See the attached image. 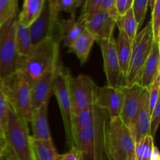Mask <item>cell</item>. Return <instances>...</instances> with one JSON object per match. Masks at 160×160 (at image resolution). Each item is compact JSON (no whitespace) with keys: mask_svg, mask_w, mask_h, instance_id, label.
Instances as JSON below:
<instances>
[{"mask_svg":"<svg viewBox=\"0 0 160 160\" xmlns=\"http://www.w3.org/2000/svg\"><path fill=\"white\" fill-rule=\"evenodd\" d=\"M59 36L48 38L36 45L26 56H19L17 71L23 72L31 83L60 62Z\"/></svg>","mask_w":160,"mask_h":160,"instance_id":"1","label":"cell"},{"mask_svg":"<svg viewBox=\"0 0 160 160\" xmlns=\"http://www.w3.org/2000/svg\"><path fill=\"white\" fill-rule=\"evenodd\" d=\"M105 156L108 160L135 157V142L131 129L119 118L108 119L104 128Z\"/></svg>","mask_w":160,"mask_h":160,"instance_id":"2","label":"cell"},{"mask_svg":"<svg viewBox=\"0 0 160 160\" xmlns=\"http://www.w3.org/2000/svg\"><path fill=\"white\" fill-rule=\"evenodd\" d=\"M28 123L19 117L10 107L3 127L8 145L6 156L14 160H33L31 135Z\"/></svg>","mask_w":160,"mask_h":160,"instance_id":"3","label":"cell"},{"mask_svg":"<svg viewBox=\"0 0 160 160\" xmlns=\"http://www.w3.org/2000/svg\"><path fill=\"white\" fill-rule=\"evenodd\" d=\"M31 84L23 72L17 70L2 80V88L9 107L22 119L30 123L32 113Z\"/></svg>","mask_w":160,"mask_h":160,"instance_id":"4","label":"cell"},{"mask_svg":"<svg viewBox=\"0 0 160 160\" xmlns=\"http://www.w3.org/2000/svg\"><path fill=\"white\" fill-rule=\"evenodd\" d=\"M108 119L96 122L73 135V147L79 151L82 160H104V128Z\"/></svg>","mask_w":160,"mask_h":160,"instance_id":"5","label":"cell"},{"mask_svg":"<svg viewBox=\"0 0 160 160\" xmlns=\"http://www.w3.org/2000/svg\"><path fill=\"white\" fill-rule=\"evenodd\" d=\"M154 42L150 22L137 34L132 41L131 61L127 76V85L140 83L144 66L148 59Z\"/></svg>","mask_w":160,"mask_h":160,"instance_id":"6","label":"cell"},{"mask_svg":"<svg viewBox=\"0 0 160 160\" xmlns=\"http://www.w3.org/2000/svg\"><path fill=\"white\" fill-rule=\"evenodd\" d=\"M71 77L68 68L64 67L62 62H59L56 67L54 78L53 94L56 97L64 124L66 133V142L69 148L73 147V136L71 131L72 102L70 98L69 80Z\"/></svg>","mask_w":160,"mask_h":160,"instance_id":"7","label":"cell"},{"mask_svg":"<svg viewBox=\"0 0 160 160\" xmlns=\"http://www.w3.org/2000/svg\"><path fill=\"white\" fill-rule=\"evenodd\" d=\"M17 18L0 27V78H8L17 71L19 55L15 40Z\"/></svg>","mask_w":160,"mask_h":160,"instance_id":"8","label":"cell"},{"mask_svg":"<svg viewBox=\"0 0 160 160\" xmlns=\"http://www.w3.org/2000/svg\"><path fill=\"white\" fill-rule=\"evenodd\" d=\"M69 88L73 112L95 105L99 87L89 76L83 73L77 77L71 75Z\"/></svg>","mask_w":160,"mask_h":160,"instance_id":"9","label":"cell"},{"mask_svg":"<svg viewBox=\"0 0 160 160\" xmlns=\"http://www.w3.org/2000/svg\"><path fill=\"white\" fill-rule=\"evenodd\" d=\"M59 12L54 0H45L42 12L37 20L29 27L33 45L48 38L59 36Z\"/></svg>","mask_w":160,"mask_h":160,"instance_id":"10","label":"cell"},{"mask_svg":"<svg viewBox=\"0 0 160 160\" xmlns=\"http://www.w3.org/2000/svg\"><path fill=\"white\" fill-rule=\"evenodd\" d=\"M101 48L103 59L104 71L107 84L112 88H123L126 86V81L120 71V64L117 54L116 39L112 38L109 40L97 42Z\"/></svg>","mask_w":160,"mask_h":160,"instance_id":"11","label":"cell"},{"mask_svg":"<svg viewBox=\"0 0 160 160\" xmlns=\"http://www.w3.org/2000/svg\"><path fill=\"white\" fill-rule=\"evenodd\" d=\"M122 91L123 99L120 119L131 129L146 88H144L139 84H134L124 86L122 88Z\"/></svg>","mask_w":160,"mask_h":160,"instance_id":"12","label":"cell"},{"mask_svg":"<svg viewBox=\"0 0 160 160\" xmlns=\"http://www.w3.org/2000/svg\"><path fill=\"white\" fill-rule=\"evenodd\" d=\"M123 95L122 88H112L109 86L99 87L95 106L105 110L109 119L119 118L123 106Z\"/></svg>","mask_w":160,"mask_h":160,"instance_id":"13","label":"cell"},{"mask_svg":"<svg viewBox=\"0 0 160 160\" xmlns=\"http://www.w3.org/2000/svg\"><path fill=\"white\" fill-rule=\"evenodd\" d=\"M56 67L45 72L42 76L37 78L31 84L32 110L41 107L46 103H48L50 98L53 95L54 78Z\"/></svg>","mask_w":160,"mask_h":160,"instance_id":"14","label":"cell"},{"mask_svg":"<svg viewBox=\"0 0 160 160\" xmlns=\"http://www.w3.org/2000/svg\"><path fill=\"white\" fill-rule=\"evenodd\" d=\"M116 26V20L104 11H100L84 24L85 30L95 38V42L109 40L113 38L112 34Z\"/></svg>","mask_w":160,"mask_h":160,"instance_id":"15","label":"cell"},{"mask_svg":"<svg viewBox=\"0 0 160 160\" xmlns=\"http://www.w3.org/2000/svg\"><path fill=\"white\" fill-rule=\"evenodd\" d=\"M150 120L151 111L148 103V89H146L131 128L135 145L145 136L150 135Z\"/></svg>","mask_w":160,"mask_h":160,"instance_id":"16","label":"cell"},{"mask_svg":"<svg viewBox=\"0 0 160 160\" xmlns=\"http://www.w3.org/2000/svg\"><path fill=\"white\" fill-rule=\"evenodd\" d=\"M108 118L109 117L107 112L95 105L73 112L71 117L72 136L96 122Z\"/></svg>","mask_w":160,"mask_h":160,"instance_id":"17","label":"cell"},{"mask_svg":"<svg viewBox=\"0 0 160 160\" xmlns=\"http://www.w3.org/2000/svg\"><path fill=\"white\" fill-rule=\"evenodd\" d=\"M48 103H46L32 111L30 123H31L33 132L31 138L34 140H52L49 125H48Z\"/></svg>","mask_w":160,"mask_h":160,"instance_id":"18","label":"cell"},{"mask_svg":"<svg viewBox=\"0 0 160 160\" xmlns=\"http://www.w3.org/2000/svg\"><path fill=\"white\" fill-rule=\"evenodd\" d=\"M85 31L84 23L76 19V15L70 16V18L59 20L58 34L63 47L70 48L75 40Z\"/></svg>","mask_w":160,"mask_h":160,"instance_id":"19","label":"cell"},{"mask_svg":"<svg viewBox=\"0 0 160 160\" xmlns=\"http://www.w3.org/2000/svg\"><path fill=\"white\" fill-rule=\"evenodd\" d=\"M159 43L153 42L148 59L144 66L140 80L141 86L148 89L158 76L160 75Z\"/></svg>","mask_w":160,"mask_h":160,"instance_id":"20","label":"cell"},{"mask_svg":"<svg viewBox=\"0 0 160 160\" xmlns=\"http://www.w3.org/2000/svg\"><path fill=\"white\" fill-rule=\"evenodd\" d=\"M116 48H117V54L120 64V71L126 81L127 85V76H128L130 61H131L132 41L121 30H119L118 37L116 40Z\"/></svg>","mask_w":160,"mask_h":160,"instance_id":"21","label":"cell"},{"mask_svg":"<svg viewBox=\"0 0 160 160\" xmlns=\"http://www.w3.org/2000/svg\"><path fill=\"white\" fill-rule=\"evenodd\" d=\"M95 42V38L85 30L68 48L69 52L76 55L78 59L83 65L87 62Z\"/></svg>","mask_w":160,"mask_h":160,"instance_id":"22","label":"cell"},{"mask_svg":"<svg viewBox=\"0 0 160 160\" xmlns=\"http://www.w3.org/2000/svg\"><path fill=\"white\" fill-rule=\"evenodd\" d=\"M45 0H25L23 9L18 14V20L25 26L30 27L42 12Z\"/></svg>","mask_w":160,"mask_h":160,"instance_id":"23","label":"cell"},{"mask_svg":"<svg viewBox=\"0 0 160 160\" xmlns=\"http://www.w3.org/2000/svg\"><path fill=\"white\" fill-rule=\"evenodd\" d=\"M15 40L19 56H28L33 48L31 32L29 27L25 26L19 21L18 18L16 27Z\"/></svg>","mask_w":160,"mask_h":160,"instance_id":"24","label":"cell"},{"mask_svg":"<svg viewBox=\"0 0 160 160\" xmlns=\"http://www.w3.org/2000/svg\"><path fill=\"white\" fill-rule=\"evenodd\" d=\"M33 160H56L58 152L51 141H37L31 138Z\"/></svg>","mask_w":160,"mask_h":160,"instance_id":"25","label":"cell"},{"mask_svg":"<svg viewBox=\"0 0 160 160\" xmlns=\"http://www.w3.org/2000/svg\"><path fill=\"white\" fill-rule=\"evenodd\" d=\"M116 23L119 30L123 31L131 41L134 40L138 34V27L131 9L123 17H119Z\"/></svg>","mask_w":160,"mask_h":160,"instance_id":"26","label":"cell"},{"mask_svg":"<svg viewBox=\"0 0 160 160\" xmlns=\"http://www.w3.org/2000/svg\"><path fill=\"white\" fill-rule=\"evenodd\" d=\"M17 0H0V27L18 17Z\"/></svg>","mask_w":160,"mask_h":160,"instance_id":"27","label":"cell"},{"mask_svg":"<svg viewBox=\"0 0 160 160\" xmlns=\"http://www.w3.org/2000/svg\"><path fill=\"white\" fill-rule=\"evenodd\" d=\"M154 146V138L151 135L145 136L135 145V160H150Z\"/></svg>","mask_w":160,"mask_h":160,"instance_id":"28","label":"cell"},{"mask_svg":"<svg viewBox=\"0 0 160 160\" xmlns=\"http://www.w3.org/2000/svg\"><path fill=\"white\" fill-rule=\"evenodd\" d=\"M101 3L102 0H85L81 6V15L78 19L85 24L88 20L102 11Z\"/></svg>","mask_w":160,"mask_h":160,"instance_id":"29","label":"cell"},{"mask_svg":"<svg viewBox=\"0 0 160 160\" xmlns=\"http://www.w3.org/2000/svg\"><path fill=\"white\" fill-rule=\"evenodd\" d=\"M148 6H149V0H133L131 10L138 28L143 24Z\"/></svg>","mask_w":160,"mask_h":160,"instance_id":"30","label":"cell"},{"mask_svg":"<svg viewBox=\"0 0 160 160\" xmlns=\"http://www.w3.org/2000/svg\"><path fill=\"white\" fill-rule=\"evenodd\" d=\"M152 31L153 40L155 42H160V1L155 0L152 7V19L150 21Z\"/></svg>","mask_w":160,"mask_h":160,"instance_id":"31","label":"cell"},{"mask_svg":"<svg viewBox=\"0 0 160 160\" xmlns=\"http://www.w3.org/2000/svg\"><path fill=\"white\" fill-rule=\"evenodd\" d=\"M55 6L59 12H66L70 16L76 15L78 8L83 6L84 0H54Z\"/></svg>","mask_w":160,"mask_h":160,"instance_id":"32","label":"cell"},{"mask_svg":"<svg viewBox=\"0 0 160 160\" xmlns=\"http://www.w3.org/2000/svg\"><path fill=\"white\" fill-rule=\"evenodd\" d=\"M159 88H160V75L156 78L152 84L148 88V103L151 113L156 104L159 101Z\"/></svg>","mask_w":160,"mask_h":160,"instance_id":"33","label":"cell"},{"mask_svg":"<svg viewBox=\"0 0 160 160\" xmlns=\"http://www.w3.org/2000/svg\"><path fill=\"white\" fill-rule=\"evenodd\" d=\"M160 123V100L151 113L150 120V135L155 139Z\"/></svg>","mask_w":160,"mask_h":160,"instance_id":"34","label":"cell"},{"mask_svg":"<svg viewBox=\"0 0 160 160\" xmlns=\"http://www.w3.org/2000/svg\"><path fill=\"white\" fill-rule=\"evenodd\" d=\"M9 109V105L8 103L6 97L2 88V80L0 81V120L2 122V127H4L5 123L7 118L8 112Z\"/></svg>","mask_w":160,"mask_h":160,"instance_id":"35","label":"cell"},{"mask_svg":"<svg viewBox=\"0 0 160 160\" xmlns=\"http://www.w3.org/2000/svg\"><path fill=\"white\" fill-rule=\"evenodd\" d=\"M102 11L106 12L108 15L117 22L118 19L117 9H116V0H102Z\"/></svg>","mask_w":160,"mask_h":160,"instance_id":"36","label":"cell"},{"mask_svg":"<svg viewBox=\"0 0 160 160\" xmlns=\"http://www.w3.org/2000/svg\"><path fill=\"white\" fill-rule=\"evenodd\" d=\"M133 0H116V9L119 17H122L131 9Z\"/></svg>","mask_w":160,"mask_h":160,"instance_id":"37","label":"cell"},{"mask_svg":"<svg viewBox=\"0 0 160 160\" xmlns=\"http://www.w3.org/2000/svg\"><path fill=\"white\" fill-rule=\"evenodd\" d=\"M56 160H82V159L79 151L74 147H72L67 152L58 154Z\"/></svg>","mask_w":160,"mask_h":160,"instance_id":"38","label":"cell"},{"mask_svg":"<svg viewBox=\"0 0 160 160\" xmlns=\"http://www.w3.org/2000/svg\"><path fill=\"white\" fill-rule=\"evenodd\" d=\"M8 151V145L3 129L0 131V159L4 157Z\"/></svg>","mask_w":160,"mask_h":160,"instance_id":"39","label":"cell"},{"mask_svg":"<svg viewBox=\"0 0 160 160\" xmlns=\"http://www.w3.org/2000/svg\"><path fill=\"white\" fill-rule=\"evenodd\" d=\"M150 160H160V154L159 149L156 146H154L152 149V152L151 155V159Z\"/></svg>","mask_w":160,"mask_h":160,"instance_id":"40","label":"cell"},{"mask_svg":"<svg viewBox=\"0 0 160 160\" xmlns=\"http://www.w3.org/2000/svg\"><path fill=\"white\" fill-rule=\"evenodd\" d=\"M124 160H135V157H129V158H127Z\"/></svg>","mask_w":160,"mask_h":160,"instance_id":"41","label":"cell"},{"mask_svg":"<svg viewBox=\"0 0 160 160\" xmlns=\"http://www.w3.org/2000/svg\"><path fill=\"white\" fill-rule=\"evenodd\" d=\"M6 157V159H7V160H14L13 159H12V158H11L10 156H5Z\"/></svg>","mask_w":160,"mask_h":160,"instance_id":"42","label":"cell"},{"mask_svg":"<svg viewBox=\"0 0 160 160\" xmlns=\"http://www.w3.org/2000/svg\"><path fill=\"white\" fill-rule=\"evenodd\" d=\"M2 129H3V127H2V124L1 120H0V131H1V130H2Z\"/></svg>","mask_w":160,"mask_h":160,"instance_id":"43","label":"cell"},{"mask_svg":"<svg viewBox=\"0 0 160 160\" xmlns=\"http://www.w3.org/2000/svg\"><path fill=\"white\" fill-rule=\"evenodd\" d=\"M0 160H7V159H6V156H4V157L1 158V159H0Z\"/></svg>","mask_w":160,"mask_h":160,"instance_id":"44","label":"cell"},{"mask_svg":"<svg viewBox=\"0 0 160 160\" xmlns=\"http://www.w3.org/2000/svg\"><path fill=\"white\" fill-rule=\"evenodd\" d=\"M0 81H1V78H0Z\"/></svg>","mask_w":160,"mask_h":160,"instance_id":"45","label":"cell"}]
</instances>
